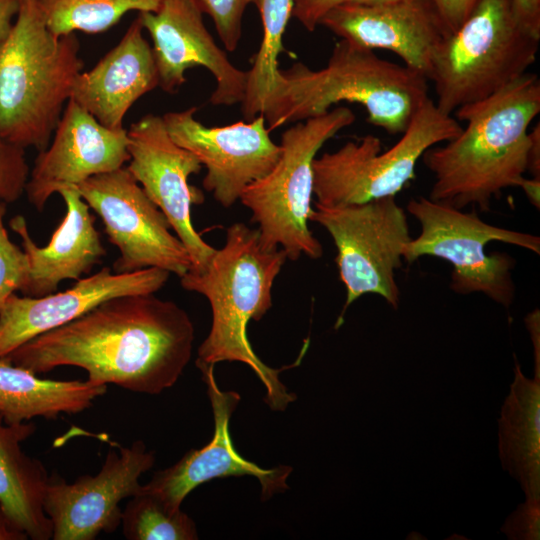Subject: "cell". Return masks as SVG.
Returning <instances> with one entry per match:
<instances>
[{"mask_svg":"<svg viewBox=\"0 0 540 540\" xmlns=\"http://www.w3.org/2000/svg\"><path fill=\"white\" fill-rule=\"evenodd\" d=\"M154 294L107 299L5 357L36 374L74 366L96 384L160 394L191 359L194 325L183 308Z\"/></svg>","mask_w":540,"mask_h":540,"instance_id":"6da1fadb","label":"cell"},{"mask_svg":"<svg viewBox=\"0 0 540 540\" xmlns=\"http://www.w3.org/2000/svg\"><path fill=\"white\" fill-rule=\"evenodd\" d=\"M540 112V81L525 73L491 96L455 111L461 132L422 156L434 175L429 197L457 209L490 210L502 190L519 187L528 168V127Z\"/></svg>","mask_w":540,"mask_h":540,"instance_id":"7a4b0ae2","label":"cell"},{"mask_svg":"<svg viewBox=\"0 0 540 540\" xmlns=\"http://www.w3.org/2000/svg\"><path fill=\"white\" fill-rule=\"evenodd\" d=\"M286 260L281 248L263 246L258 229L236 222L227 228L224 246L216 250L207 267L180 278L185 290L206 297L212 312L211 329L198 348L196 366L223 361L246 364L264 385V401L275 411L285 410L296 395L279 379L285 367L271 368L256 355L247 326L272 307L273 284Z\"/></svg>","mask_w":540,"mask_h":540,"instance_id":"3957f363","label":"cell"},{"mask_svg":"<svg viewBox=\"0 0 540 540\" xmlns=\"http://www.w3.org/2000/svg\"><path fill=\"white\" fill-rule=\"evenodd\" d=\"M428 98L425 76L340 39L325 67L312 70L296 63L280 69L261 114L272 131L327 113L340 102L357 103L370 124L396 135Z\"/></svg>","mask_w":540,"mask_h":540,"instance_id":"277c9868","label":"cell"},{"mask_svg":"<svg viewBox=\"0 0 540 540\" xmlns=\"http://www.w3.org/2000/svg\"><path fill=\"white\" fill-rule=\"evenodd\" d=\"M75 33L56 35L38 0H21L11 31L0 43V132L38 152L52 134L82 72Z\"/></svg>","mask_w":540,"mask_h":540,"instance_id":"5b68a950","label":"cell"},{"mask_svg":"<svg viewBox=\"0 0 540 540\" xmlns=\"http://www.w3.org/2000/svg\"><path fill=\"white\" fill-rule=\"evenodd\" d=\"M540 30L518 13L514 0H477L453 33L437 46L428 81L446 114L483 100L535 63Z\"/></svg>","mask_w":540,"mask_h":540,"instance_id":"8992f818","label":"cell"},{"mask_svg":"<svg viewBox=\"0 0 540 540\" xmlns=\"http://www.w3.org/2000/svg\"><path fill=\"white\" fill-rule=\"evenodd\" d=\"M354 121L353 111L339 106L283 132L278 162L240 197L251 212V221L258 225L265 248H281L291 261L302 255L322 256V245L308 227L313 210V161L329 139Z\"/></svg>","mask_w":540,"mask_h":540,"instance_id":"52a82bcc","label":"cell"},{"mask_svg":"<svg viewBox=\"0 0 540 540\" xmlns=\"http://www.w3.org/2000/svg\"><path fill=\"white\" fill-rule=\"evenodd\" d=\"M462 126L428 98L400 139L381 152V141L366 135L313 161V194L324 206L360 204L394 196L415 178L417 162L431 147L456 137Z\"/></svg>","mask_w":540,"mask_h":540,"instance_id":"ba28073f","label":"cell"},{"mask_svg":"<svg viewBox=\"0 0 540 540\" xmlns=\"http://www.w3.org/2000/svg\"><path fill=\"white\" fill-rule=\"evenodd\" d=\"M407 211L421 231L405 246L403 261L411 264L422 256L446 260L453 266L450 288L455 293L479 292L510 307L515 297L512 271L516 262L507 253H486L485 246L499 241L540 254L539 236L491 225L475 210L463 212L425 197L411 199Z\"/></svg>","mask_w":540,"mask_h":540,"instance_id":"9c48e42d","label":"cell"},{"mask_svg":"<svg viewBox=\"0 0 540 540\" xmlns=\"http://www.w3.org/2000/svg\"><path fill=\"white\" fill-rule=\"evenodd\" d=\"M314 206L309 221L320 224L332 237L340 280L346 288L335 328L342 324L346 309L365 294L379 295L397 309L400 290L395 273L412 237L407 215L395 197L343 206L315 202Z\"/></svg>","mask_w":540,"mask_h":540,"instance_id":"30bf717a","label":"cell"},{"mask_svg":"<svg viewBox=\"0 0 540 540\" xmlns=\"http://www.w3.org/2000/svg\"><path fill=\"white\" fill-rule=\"evenodd\" d=\"M77 189L101 218L109 241L119 249L114 272L159 268L181 278L191 269L184 244L170 232L167 217L127 167L94 175Z\"/></svg>","mask_w":540,"mask_h":540,"instance_id":"8fae6325","label":"cell"},{"mask_svg":"<svg viewBox=\"0 0 540 540\" xmlns=\"http://www.w3.org/2000/svg\"><path fill=\"white\" fill-rule=\"evenodd\" d=\"M155 463L153 451L142 440L110 449L96 475H82L68 483L49 475L43 508L52 524L53 540H94L121 524L120 502L137 494L140 476Z\"/></svg>","mask_w":540,"mask_h":540,"instance_id":"7c38bea8","label":"cell"},{"mask_svg":"<svg viewBox=\"0 0 540 540\" xmlns=\"http://www.w3.org/2000/svg\"><path fill=\"white\" fill-rule=\"evenodd\" d=\"M127 135L128 170L184 244L192 263L189 271H203L217 249L201 238L191 218L192 204L202 203L203 194L188 179L202 164L171 139L162 116L146 114L130 125Z\"/></svg>","mask_w":540,"mask_h":540,"instance_id":"4fadbf2b","label":"cell"},{"mask_svg":"<svg viewBox=\"0 0 540 540\" xmlns=\"http://www.w3.org/2000/svg\"><path fill=\"white\" fill-rule=\"evenodd\" d=\"M197 107L162 116L171 139L206 167L203 187L223 207L235 204L243 191L266 176L281 156L265 117L222 127H207L195 118Z\"/></svg>","mask_w":540,"mask_h":540,"instance_id":"5bb4252c","label":"cell"},{"mask_svg":"<svg viewBox=\"0 0 540 540\" xmlns=\"http://www.w3.org/2000/svg\"><path fill=\"white\" fill-rule=\"evenodd\" d=\"M195 0H162L156 12L139 18L153 42L159 86L175 93L186 81L188 69L201 66L211 72L216 87L213 105H234L245 98L248 72L235 67L204 25Z\"/></svg>","mask_w":540,"mask_h":540,"instance_id":"9a60e30c","label":"cell"},{"mask_svg":"<svg viewBox=\"0 0 540 540\" xmlns=\"http://www.w3.org/2000/svg\"><path fill=\"white\" fill-rule=\"evenodd\" d=\"M207 387L214 417V434L210 442L200 449L189 450L178 462L157 471L141 490L160 499L171 511H179L186 496L202 483L229 476H253L261 486V498L270 499L286 491L287 479L293 468L278 465L266 469L244 457L235 449L229 431L230 418L240 402L235 391H222L218 387L214 366L199 368Z\"/></svg>","mask_w":540,"mask_h":540,"instance_id":"2e32d148","label":"cell"},{"mask_svg":"<svg viewBox=\"0 0 540 540\" xmlns=\"http://www.w3.org/2000/svg\"><path fill=\"white\" fill-rule=\"evenodd\" d=\"M53 134L51 145L38 152L25 187L38 211L61 188L119 169L130 159L127 130L101 125L71 98Z\"/></svg>","mask_w":540,"mask_h":540,"instance_id":"e0dca14e","label":"cell"},{"mask_svg":"<svg viewBox=\"0 0 540 540\" xmlns=\"http://www.w3.org/2000/svg\"><path fill=\"white\" fill-rule=\"evenodd\" d=\"M319 25L360 47L393 52L427 80L434 52L448 36L432 0L344 4L327 12Z\"/></svg>","mask_w":540,"mask_h":540,"instance_id":"ac0fdd59","label":"cell"},{"mask_svg":"<svg viewBox=\"0 0 540 540\" xmlns=\"http://www.w3.org/2000/svg\"><path fill=\"white\" fill-rule=\"evenodd\" d=\"M169 275L159 268L113 273L104 267L62 292L42 297L14 293L0 312V358L29 340L75 320L107 299L156 293L164 287Z\"/></svg>","mask_w":540,"mask_h":540,"instance_id":"d6986e66","label":"cell"},{"mask_svg":"<svg viewBox=\"0 0 540 540\" xmlns=\"http://www.w3.org/2000/svg\"><path fill=\"white\" fill-rule=\"evenodd\" d=\"M66 205V214L44 247L35 244L26 219L16 215L10 228L21 238L28 263V281L21 292L25 296L42 297L57 291L67 279L79 280L106 255L95 217L81 197L77 186H66L58 192Z\"/></svg>","mask_w":540,"mask_h":540,"instance_id":"ffe728a7","label":"cell"},{"mask_svg":"<svg viewBox=\"0 0 540 540\" xmlns=\"http://www.w3.org/2000/svg\"><path fill=\"white\" fill-rule=\"evenodd\" d=\"M143 29L137 16L119 43L75 80L71 99L107 128H124L131 106L159 86L152 47Z\"/></svg>","mask_w":540,"mask_h":540,"instance_id":"44dd1931","label":"cell"},{"mask_svg":"<svg viewBox=\"0 0 540 540\" xmlns=\"http://www.w3.org/2000/svg\"><path fill=\"white\" fill-rule=\"evenodd\" d=\"M35 430L32 423L8 424L0 416V504L29 539L48 540L52 524L43 500L49 474L40 460L21 447Z\"/></svg>","mask_w":540,"mask_h":540,"instance_id":"7402d4cb","label":"cell"},{"mask_svg":"<svg viewBox=\"0 0 540 540\" xmlns=\"http://www.w3.org/2000/svg\"><path fill=\"white\" fill-rule=\"evenodd\" d=\"M514 358V381L498 419L499 458L526 499H535L540 498V378H527Z\"/></svg>","mask_w":540,"mask_h":540,"instance_id":"603a6c76","label":"cell"},{"mask_svg":"<svg viewBox=\"0 0 540 540\" xmlns=\"http://www.w3.org/2000/svg\"><path fill=\"white\" fill-rule=\"evenodd\" d=\"M106 391V385L87 379H43L8 357L0 358V416L8 424L83 412Z\"/></svg>","mask_w":540,"mask_h":540,"instance_id":"cb8c5ba5","label":"cell"},{"mask_svg":"<svg viewBox=\"0 0 540 540\" xmlns=\"http://www.w3.org/2000/svg\"><path fill=\"white\" fill-rule=\"evenodd\" d=\"M261 22L262 41L253 64L248 70L242 113L245 121L261 114L266 96L272 90L279 75V55L285 51L282 37L293 14L294 0H257Z\"/></svg>","mask_w":540,"mask_h":540,"instance_id":"d4e9b609","label":"cell"},{"mask_svg":"<svg viewBox=\"0 0 540 540\" xmlns=\"http://www.w3.org/2000/svg\"><path fill=\"white\" fill-rule=\"evenodd\" d=\"M51 32L64 35L110 29L130 11L156 12L162 0H38Z\"/></svg>","mask_w":540,"mask_h":540,"instance_id":"484cf974","label":"cell"},{"mask_svg":"<svg viewBox=\"0 0 540 540\" xmlns=\"http://www.w3.org/2000/svg\"><path fill=\"white\" fill-rule=\"evenodd\" d=\"M122 533L128 540H196L195 522L183 512L171 511L156 496L139 490L122 510Z\"/></svg>","mask_w":540,"mask_h":540,"instance_id":"4316f807","label":"cell"},{"mask_svg":"<svg viewBox=\"0 0 540 540\" xmlns=\"http://www.w3.org/2000/svg\"><path fill=\"white\" fill-rule=\"evenodd\" d=\"M6 203L0 202V312L9 297L25 288L29 263L23 249L11 241L4 226Z\"/></svg>","mask_w":540,"mask_h":540,"instance_id":"83f0119b","label":"cell"},{"mask_svg":"<svg viewBox=\"0 0 540 540\" xmlns=\"http://www.w3.org/2000/svg\"><path fill=\"white\" fill-rule=\"evenodd\" d=\"M202 13L208 14L224 47L233 52L242 34V17L250 4L257 0H195Z\"/></svg>","mask_w":540,"mask_h":540,"instance_id":"f1b7e54d","label":"cell"},{"mask_svg":"<svg viewBox=\"0 0 540 540\" xmlns=\"http://www.w3.org/2000/svg\"><path fill=\"white\" fill-rule=\"evenodd\" d=\"M29 173L25 149L8 142L0 132V202L8 204L20 199Z\"/></svg>","mask_w":540,"mask_h":540,"instance_id":"f546056e","label":"cell"},{"mask_svg":"<svg viewBox=\"0 0 540 540\" xmlns=\"http://www.w3.org/2000/svg\"><path fill=\"white\" fill-rule=\"evenodd\" d=\"M509 539H540V498L526 499L511 513L501 528Z\"/></svg>","mask_w":540,"mask_h":540,"instance_id":"4dcf8cb0","label":"cell"},{"mask_svg":"<svg viewBox=\"0 0 540 540\" xmlns=\"http://www.w3.org/2000/svg\"><path fill=\"white\" fill-rule=\"evenodd\" d=\"M393 0H294L293 14L304 28L312 32L331 9L344 4H378Z\"/></svg>","mask_w":540,"mask_h":540,"instance_id":"1f68e13d","label":"cell"},{"mask_svg":"<svg viewBox=\"0 0 540 540\" xmlns=\"http://www.w3.org/2000/svg\"><path fill=\"white\" fill-rule=\"evenodd\" d=\"M442 18L448 35L464 22L477 0H432Z\"/></svg>","mask_w":540,"mask_h":540,"instance_id":"d6a6232c","label":"cell"},{"mask_svg":"<svg viewBox=\"0 0 540 540\" xmlns=\"http://www.w3.org/2000/svg\"><path fill=\"white\" fill-rule=\"evenodd\" d=\"M525 324L530 334L534 348V377L540 378V316L538 309L526 316Z\"/></svg>","mask_w":540,"mask_h":540,"instance_id":"836d02e7","label":"cell"},{"mask_svg":"<svg viewBox=\"0 0 540 540\" xmlns=\"http://www.w3.org/2000/svg\"><path fill=\"white\" fill-rule=\"evenodd\" d=\"M20 4L21 0H0V43L11 31Z\"/></svg>","mask_w":540,"mask_h":540,"instance_id":"e575fe53","label":"cell"},{"mask_svg":"<svg viewBox=\"0 0 540 540\" xmlns=\"http://www.w3.org/2000/svg\"><path fill=\"white\" fill-rule=\"evenodd\" d=\"M530 134V148L528 152V168L533 178H540V125H537L529 131Z\"/></svg>","mask_w":540,"mask_h":540,"instance_id":"d590c367","label":"cell"},{"mask_svg":"<svg viewBox=\"0 0 540 540\" xmlns=\"http://www.w3.org/2000/svg\"><path fill=\"white\" fill-rule=\"evenodd\" d=\"M514 4L520 16L540 30V0H514Z\"/></svg>","mask_w":540,"mask_h":540,"instance_id":"8d00e7d4","label":"cell"},{"mask_svg":"<svg viewBox=\"0 0 540 540\" xmlns=\"http://www.w3.org/2000/svg\"><path fill=\"white\" fill-rule=\"evenodd\" d=\"M28 536L16 527L0 504V540H27Z\"/></svg>","mask_w":540,"mask_h":540,"instance_id":"74e56055","label":"cell"},{"mask_svg":"<svg viewBox=\"0 0 540 540\" xmlns=\"http://www.w3.org/2000/svg\"><path fill=\"white\" fill-rule=\"evenodd\" d=\"M520 188L524 191L528 200L539 209L540 205V178H524L521 182Z\"/></svg>","mask_w":540,"mask_h":540,"instance_id":"f35d334b","label":"cell"}]
</instances>
